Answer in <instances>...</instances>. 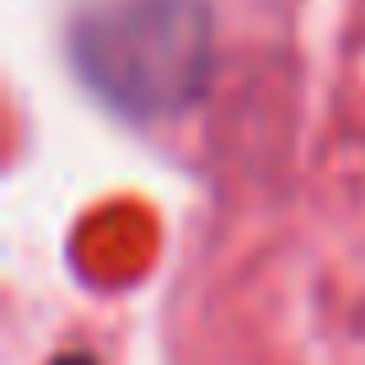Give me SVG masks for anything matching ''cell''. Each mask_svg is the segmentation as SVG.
I'll use <instances>...</instances> for the list:
<instances>
[{
  "instance_id": "7a4b0ae2",
  "label": "cell",
  "mask_w": 365,
  "mask_h": 365,
  "mask_svg": "<svg viewBox=\"0 0 365 365\" xmlns=\"http://www.w3.org/2000/svg\"><path fill=\"white\" fill-rule=\"evenodd\" d=\"M54 365H91V360H81V354H65V360H54Z\"/></svg>"
},
{
  "instance_id": "6da1fadb",
  "label": "cell",
  "mask_w": 365,
  "mask_h": 365,
  "mask_svg": "<svg viewBox=\"0 0 365 365\" xmlns=\"http://www.w3.org/2000/svg\"><path fill=\"white\" fill-rule=\"evenodd\" d=\"M70 54L113 113L172 118L210 81V11L205 0H91Z\"/></svg>"
}]
</instances>
